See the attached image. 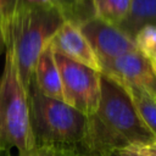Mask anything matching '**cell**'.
Wrapping results in <instances>:
<instances>
[{
    "label": "cell",
    "mask_w": 156,
    "mask_h": 156,
    "mask_svg": "<svg viewBox=\"0 0 156 156\" xmlns=\"http://www.w3.org/2000/svg\"><path fill=\"white\" fill-rule=\"evenodd\" d=\"M126 89L113 77L101 73L99 107L88 117L82 149L88 156H111L128 147L155 141Z\"/></svg>",
    "instance_id": "1"
},
{
    "label": "cell",
    "mask_w": 156,
    "mask_h": 156,
    "mask_svg": "<svg viewBox=\"0 0 156 156\" xmlns=\"http://www.w3.org/2000/svg\"><path fill=\"white\" fill-rule=\"evenodd\" d=\"M65 21V15L54 4L27 0H16L12 10L0 21V37L5 48L13 52L21 82L27 91L40 52Z\"/></svg>",
    "instance_id": "2"
},
{
    "label": "cell",
    "mask_w": 156,
    "mask_h": 156,
    "mask_svg": "<svg viewBox=\"0 0 156 156\" xmlns=\"http://www.w3.org/2000/svg\"><path fill=\"white\" fill-rule=\"evenodd\" d=\"M6 50L0 79V151L23 156L35 146L30 126L28 91L23 87L13 52Z\"/></svg>",
    "instance_id": "3"
},
{
    "label": "cell",
    "mask_w": 156,
    "mask_h": 156,
    "mask_svg": "<svg viewBox=\"0 0 156 156\" xmlns=\"http://www.w3.org/2000/svg\"><path fill=\"white\" fill-rule=\"evenodd\" d=\"M30 126L35 145L80 146L88 117L63 101L41 94L33 79L28 89Z\"/></svg>",
    "instance_id": "4"
},
{
    "label": "cell",
    "mask_w": 156,
    "mask_h": 156,
    "mask_svg": "<svg viewBox=\"0 0 156 156\" xmlns=\"http://www.w3.org/2000/svg\"><path fill=\"white\" fill-rule=\"evenodd\" d=\"M54 58L61 77L63 102L87 117L95 113L100 101L101 72L56 51H54Z\"/></svg>",
    "instance_id": "5"
},
{
    "label": "cell",
    "mask_w": 156,
    "mask_h": 156,
    "mask_svg": "<svg viewBox=\"0 0 156 156\" xmlns=\"http://www.w3.org/2000/svg\"><path fill=\"white\" fill-rule=\"evenodd\" d=\"M77 26L90 44L100 65L136 50L134 40L126 35L117 26L96 16L87 18Z\"/></svg>",
    "instance_id": "6"
},
{
    "label": "cell",
    "mask_w": 156,
    "mask_h": 156,
    "mask_svg": "<svg viewBox=\"0 0 156 156\" xmlns=\"http://www.w3.org/2000/svg\"><path fill=\"white\" fill-rule=\"evenodd\" d=\"M101 73L126 85H135L156 96V69L138 51H130L101 63Z\"/></svg>",
    "instance_id": "7"
},
{
    "label": "cell",
    "mask_w": 156,
    "mask_h": 156,
    "mask_svg": "<svg viewBox=\"0 0 156 156\" xmlns=\"http://www.w3.org/2000/svg\"><path fill=\"white\" fill-rule=\"evenodd\" d=\"M50 45L54 51L62 54L98 72H101L100 61L74 22L65 21V23L51 39Z\"/></svg>",
    "instance_id": "8"
},
{
    "label": "cell",
    "mask_w": 156,
    "mask_h": 156,
    "mask_svg": "<svg viewBox=\"0 0 156 156\" xmlns=\"http://www.w3.org/2000/svg\"><path fill=\"white\" fill-rule=\"evenodd\" d=\"M33 82L38 90L45 96L63 101L61 77L50 44L45 46L37 60L33 72Z\"/></svg>",
    "instance_id": "9"
},
{
    "label": "cell",
    "mask_w": 156,
    "mask_h": 156,
    "mask_svg": "<svg viewBox=\"0 0 156 156\" xmlns=\"http://www.w3.org/2000/svg\"><path fill=\"white\" fill-rule=\"evenodd\" d=\"M146 26H156V0H132L127 16L117 27L133 40Z\"/></svg>",
    "instance_id": "10"
},
{
    "label": "cell",
    "mask_w": 156,
    "mask_h": 156,
    "mask_svg": "<svg viewBox=\"0 0 156 156\" xmlns=\"http://www.w3.org/2000/svg\"><path fill=\"white\" fill-rule=\"evenodd\" d=\"M123 85L128 90L143 122L156 138V96L151 95L143 88L135 85Z\"/></svg>",
    "instance_id": "11"
},
{
    "label": "cell",
    "mask_w": 156,
    "mask_h": 156,
    "mask_svg": "<svg viewBox=\"0 0 156 156\" xmlns=\"http://www.w3.org/2000/svg\"><path fill=\"white\" fill-rule=\"evenodd\" d=\"M132 0H93L94 16L118 26L127 16Z\"/></svg>",
    "instance_id": "12"
},
{
    "label": "cell",
    "mask_w": 156,
    "mask_h": 156,
    "mask_svg": "<svg viewBox=\"0 0 156 156\" xmlns=\"http://www.w3.org/2000/svg\"><path fill=\"white\" fill-rule=\"evenodd\" d=\"M133 40L136 50L156 69V26H146L141 28Z\"/></svg>",
    "instance_id": "13"
},
{
    "label": "cell",
    "mask_w": 156,
    "mask_h": 156,
    "mask_svg": "<svg viewBox=\"0 0 156 156\" xmlns=\"http://www.w3.org/2000/svg\"><path fill=\"white\" fill-rule=\"evenodd\" d=\"M23 156H88L80 146L35 145Z\"/></svg>",
    "instance_id": "14"
},
{
    "label": "cell",
    "mask_w": 156,
    "mask_h": 156,
    "mask_svg": "<svg viewBox=\"0 0 156 156\" xmlns=\"http://www.w3.org/2000/svg\"><path fill=\"white\" fill-rule=\"evenodd\" d=\"M65 15L67 21H72L76 24L80 22V0H51Z\"/></svg>",
    "instance_id": "15"
},
{
    "label": "cell",
    "mask_w": 156,
    "mask_h": 156,
    "mask_svg": "<svg viewBox=\"0 0 156 156\" xmlns=\"http://www.w3.org/2000/svg\"><path fill=\"white\" fill-rule=\"evenodd\" d=\"M130 149L135 150L136 152H139L143 156H156V140L150 144H146V145H143L139 147H130Z\"/></svg>",
    "instance_id": "16"
},
{
    "label": "cell",
    "mask_w": 156,
    "mask_h": 156,
    "mask_svg": "<svg viewBox=\"0 0 156 156\" xmlns=\"http://www.w3.org/2000/svg\"><path fill=\"white\" fill-rule=\"evenodd\" d=\"M16 0H0V21L12 10Z\"/></svg>",
    "instance_id": "17"
},
{
    "label": "cell",
    "mask_w": 156,
    "mask_h": 156,
    "mask_svg": "<svg viewBox=\"0 0 156 156\" xmlns=\"http://www.w3.org/2000/svg\"><path fill=\"white\" fill-rule=\"evenodd\" d=\"M119 156H143V155H140L139 152H136L135 150H133V149H123V150H118V151H116Z\"/></svg>",
    "instance_id": "18"
},
{
    "label": "cell",
    "mask_w": 156,
    "mask_h": 156,
    "mask_svg": "<svg viewBox=\"0 0 156 156\" xmlns=\"http://www.w3.org/2000/svg\"><path fill=\"white\" fill-rule=\"evenodd\" d=\"M87 1H88V0H80V22H82V21L84 20V17H83V11H82V9H83L84 6H87ZM90 1H93V0H90ZM80 22H79V23H80ZM79 23H78V24H79Z\"/></svg>",
    "instance_id": "19"
},
{
    "label": "cell",
    "mask_w": 156,
    "mask_h": 156,
    "mask_svg": "<svg viewBox=\"0 0 156 156\" xmlns=\"http://www.w3.org/2000/svg\"><path fill=\"white\" fill-rule=\"evenodd\" d=\"M6 48H5V43H4V40H2V38L0 37V55L2 54V51L5 50Z\"/></svg>",
    "instance_id": "20"
},
{
    "label": "cell",
    "mask_w": 156,
    "mask_h": 156,
    "mask_svg": "<svg viewBox=\"0 0 156 156\" xmlns=\"http://www.w3.org/2000/svg\"><path fill=\"white\" fill-rule=\"evenodd\" d=\"M111 156H119V155H118V154H117V152H113V154H112V155H111Z\"/></svg>",
    "instance_id": "21"
}]
</instances>
